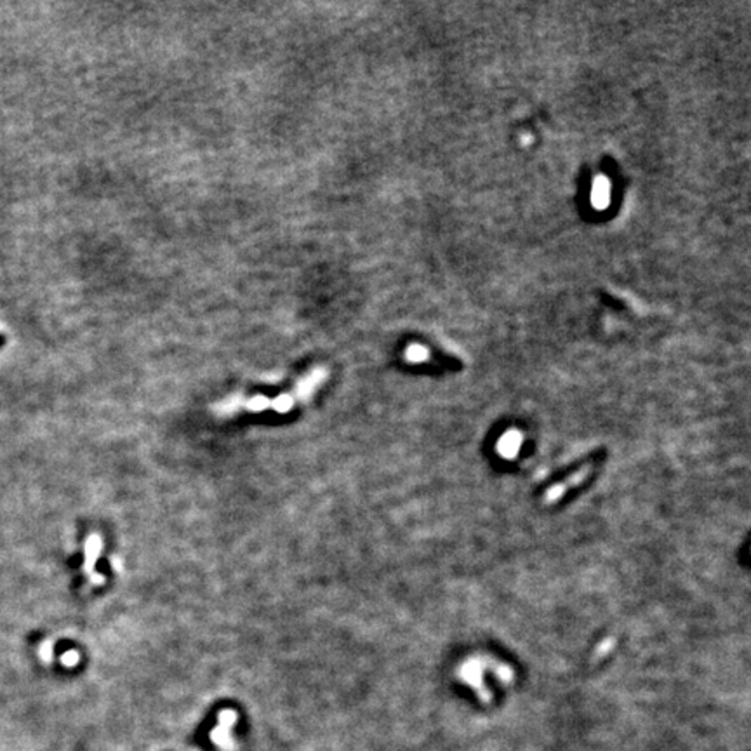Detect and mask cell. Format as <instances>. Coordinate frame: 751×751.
Listing matches in <instances>:
<instances>
[{"label":"cell","instance_id":"1","mask_svg":"<svg viewBox=\"0 0 751 751\" xmlns=\"http://www.w3.org/2000/svg\"><path fill=\"white\" fill-rule=\"evenodd\" d=\"M237 720H238V715L235 713L234 710H223L220 713V724H218V727L211 732V739H213V743H216L221 750L234 751L235 748H237L230 734L232 727H234Z\"/></svg>","mask_w":751,"mask_h":751},{"label":"cell","instance_id":"2","mask_svg":"<svg viewBox=\"0 0 751 751\" xmlns=\"http://www.w3.org/2000/svg\"><path fill=\"white\" fill-rule=\"evenodd\" d=\"M327 377V371L326 369H315V371L312 372V374H308L306 377H303L301 381L298 383V388H296V395L298 397H301L303 400H306V398H310V395L315 391V388L319 386L320 383H322L324 379Z\"/></svg>","mask_w":751,"mask_h":751},{"label":"cell","instance_id":"3","mask_svg":"<svg viewBox=\"0 0 751 751\" xmlns=\"http://www.w3.org/2000/svg\"><path fill=\"white\" fill-rule=\"evenodd\" d=\"M591 200H593V206L597 209H604L605 206L611 200V185L605 178H597L595 179L593 190H591Z\"/></svg>","mask_w":751,"mask_h":751},{"label":"cell","instance_id":"4","mask_svg":"<svg viewBox=\"0 0 751 751\" xmlns=\"http://www.w3.org/2000/svg\"><path fill=\"white\" fill-rule=\"evenodd\" d=\"M86 552H87V560H86V567H84V569H86L87 574L94 576V572H93L94 560L98 559V555H100V552H101V538H100V536H91L89 541H87Z\"/></svg>","mask_w":751,"mask_h":751},{"label":"cell","instance_id":"5","mask_svg":"<svg viewBox=\"0 0 751 751\" xmlns=\"http://www.w3.org/2000/svg\"><path fill=\"white\" fill-rule=\"evenodd\" d=\"M292 405H294V397H292V395H280V397L270 402V407L278 412H287L289 409H292Z\"/></svg>","mask_w":751,"mask_h":751},{"label":"cell","instance_id":"6","mask_svg":"<svg viewBox=\"0 0 751 751\" xmlns=\"http://www.w3.org/2000/svg\"><path fill=\"white\" fill-rule=\"evenodd\" d=\"M77 661H79V654H77L75 651H68V652H65V654H63V658H61V662H63V665H65V666H70V668H72V666H75V665H77Z\"/></svg>","mask_w":751,"mask_h":751},{"label":"cell","instance_id":"7","mask_svg":"<svg viewBox=\"0 0 751 751\" xmlns=\"http://www.w3.org/2000/svg\"><path fill=\"white\" fill-rule=\"evenodd\" d=\"M426 355V350L421 347H411L407 351V357L411 358V361H419V358H423Z\"/></svg>","mask_w":751,"mask_h":751}]
</instances>
